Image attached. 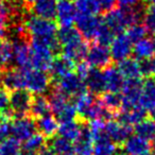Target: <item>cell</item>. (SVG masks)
Returning a JSON list of instances; mask_svg holds the SVG:
<instances>
[{"label": "cell", "mask_w": 155, "mask_h": 155, "mask_svg": "<svg viewBox=\"0 0 155 155\" xmlns=\"http://www.w3.org/2000/svg\"><path fill=\"white\" fill-rule=\"evenodd\" d=\"M60 50L49 44L38 41H30V65L36 70H49L54 58V54Z\"/></svg>", "instance_id": "cell-4"}, {"label": "cell", "mask_w": 155, "mask_h": 155, "mask_svg": "<svg viewBox=\"0 0 155 155\" xmlns=\"http://www.w3.org/2000/svg\"><path fill=\"white\" fill-rule=\"evenodd\" d=\"M87 91L95 96H101L105 93V82L102 70L97 68H91L88 75L84 80Z\"/></svg>", "instance_id": "cell-22"}, {"label": "cell", "mask_w": 155, "mask_h": 155, "mask_svg": "<svg viewBox=\"0 0 155 155\" xmlns=\"http://www.w3.org/2000/svg\"><path fill=\"white\" fill-rule=\"evenodd\" d=\"M47 138L44 137L41 133H35L33 136H31L28 140H26L24 143V150L33 151V152H37L41 151L46 146H47Z\"/></svg>", "instance_id": "cell-38"}, {"label": "cell", "mask_w": 155, "mask_h": 155, "mask_svg": "<svg viewBox=\"0 0 155 155\" xmlns=\"http://www.w3.org/2000/svg\"><path fill=\"white\" fill-rule=\"evenodd\" d=\"M32 98V94L25 88L10 93L9 105L10 110L13 112L14 118H22L30 114Z\"/></svg>", "instance_id": "cell-6"}, {"label": "cell", "mask_w": 155, "mask_h": 155, "mask_svg": "<svg viewBox=\"0 0 155 155\" xmlns=\"http://www.w3.org/2000/svg\"><path fill=\"white\" fill-rule=\"evenodd\" d=\"M13 44L10 39L0 41V71L13 67Z\"/></svg>", "instance_id": "cell-34"}, {"label": "cell", "mask_w": 155, "mask_h": 155, "mask_svg": "<svg viewBox=\"0 0 155 155\" xmlns=\"http://www.w3.org/2000/svg\"><path fill=\"white\" fill-rule=\"evenodd\" d=\"M2 87L8 93L25 88V73L22 69L10 67L1 71Z\"/></svg>", "instance_id": "cell-15"}, {"label": "cell", "mask_w": 155, "mask_h": 155, "mask_svg": "<svg viewBox=\"0 0 155 155\" xmlns=\"http://www.w3.org/2000/svg\"><path fill=\"white\" fill-rule=\"evenodd\" d=\"M147 116H148V112L139 105L130 110H120L115 114L116 121L130 127L136 125L143 121L144 119H147Z\"/></svg>", "instance_id": "cell-18"}, {"label": "cell", "mask_w": 155, "mask_h": 155, "mask_svg": "<svg viewBox=\"0 0 155 155\" xmlns=\"http://www.w3.org/2000/svg\"><path fill=\"white\" fill-rule=\"evenodd\" d=\"M110 52L112 60L115 62H121L127 60L133 53V43L130 41L125 33L117 34L110 45Z\"/></svg>", "instance_id": "cell-11"}, {"label": "cell", "mask_w": 155, "mask_h": 155, "mask_svg": "<svg viewBox=\"0 0 155 155\" xmlns=\"http://www.w3.org/2000/svg\"><path fill=\"white\" fill-rule=\"evenodd\" d=\"M20 155H38V153H37V152H33V151L24 150V149H22Z\"/></svg>", "instance_id": "cell-50"}, {"label": "cell", "mask_w": 155, "mask_h": 155, "mask_svg": "<svg viewBox=\"0 0 155 155\" xmlns=\"http://www.w3.org/2000/svg\"><path fill=\"white\" fill-rule=\"evenodd\" d=\"M99 100L104 107L115 114L118 110H120L121 106H122V97H121V94L119 93L106 91V93L102 94Z\"/></svg>", "instance_id": "cell-35"}, {"label": "cell", "mask_w": 155, "mask_h": 155, "mask_svg": "<svg viewBox=\"0 0 155 155\" xmlns=\"http://www.w3.org/2000/svg\"><path fill=\"white\" fill-rule=\"evenodd\" d=\"M74 155H75V154H74Z\"/></svg>", "instance_id": "cell-56"}, {"label": "cell", "mask_w": 155, "mask_h": 155, "mask_svg": "<svg viewBox=\"0 0 155 155\" xmlns=\"http://www.w3.org/2000/svg\"><path fill=\"white\" fill-rule=\"evenodd\" d=\"M12 135V121L0 118V142Z\"/></svg>", "instance_id": "cell-44"}, {"label": "cell", "mask_w": 155, "mask_h": 155, "mask_svg": "<svg viewBox=\"0 0 155 155\" xmlns=\"http://www.w3.org/2000/svg\"><path fill=\"white\" fill-rule=\"evenodd\" d=\"M149 155H155V153H152V154H151V153H150V154H149Z\"/></svg>", "instance_id": "cell-55"}, {"label": "cell", "mask_w": 155, "mask_h": 155, "mask_svg": "<svg viewBox=\"0 0 155 155\" xmlns=\"http://www.w3.org/2000/svg\"><path fill=\"white\" fill-rule=\"evenodd\" d=\"M12 5L9 0H0V22L5 24L12 16Z\"/></svg>", "instance_id": "cell-42"}, {"label": "cell", "mask_w": 155, "mask_h": 155, "mask_svg": "<svg viewBox=\"0 0 155 155\" xmlns=\"http://www.w3.org/2000/svg\"><path fill=\"white\" fill-rule=\"evenodd\" d=\"M141 17V12L138 9H124L117 8L107 11L106 15L102 18L104 25L114 33L115 35L123 33L131 26L138 24Z\"/></svg>", "instance_id": "cell-3"}, {"label": "cell", "mask_w": 155, "mask_h": 155, "mask_svg": "<svg viewBox=\"0 0 155 155\" xmlns=\"http://www.w3.org/2000/svg\"><path fill=\"white\" fill-rule=\"evenodd\" d=\"M134 132L137 136L146 140L153 139L155 137V122L152 119H144L135 125Z\"/></svg>", "instance_id": "cell-37"}, {"label": "cell", "mask_w": 155, "mask_h": 155, "mask_svg": "<svg viewBox=\"0 0 155 155\" xmlns=\"http://www.w3.org/2000/svg\"><path fill=\"white\" fill-rule=\"evenodd\" d=\"M53 85V84H52ZM56 89L64 94L69 99L72 97H79L82 94L86 93L87 88L85 82L78 77L77 73L71 72L65 77L61 78L55 85H53Z\"/></svg>", "instance_id": "cell-7"}, {"label": "cell", "mask_w": 155, "mask_h": 155, "mask_svg": "<svg viewBox=\"0 0 155 155\" xmlns=\"http://www.w3.org/2000/svg\"><path fill=\"white\" fill-rule=\"evenodd\" d=\"M22 24L26 29L27 35L30 36L31 41H43L61 49L56 38L58 28L53 20L41 18L32 14V15L26 16L22 20Z\"/></svg>", "instance_id": "cell-2"}, {"label": "cell", "mask_w": 155, "mask_h": 155, "mask_svg": "<svg viewBox=\"0 0 155 155\" xmlns=\"http://www.w3.org/2000/svg\"><path fill=\"white\" fill-rule=\"evenodd\" d=\"M139 68L141 77H144L148 79V78H151L152 75H155V58L140 61Z\"/></svg>", "instance_id": "cell-41"}, {"label": "cell", "mask_w": 155, "mask_h": 155, "mask_svg": "<svg viewBox=\"0 0 155 155\" xmlns=\"http://www.w3.org/2000/svg\"><path fill=\"white\" fill-rule=\"evenodd\" d=\"M91 67L89 66L87 63L85 62H80L79 64L75 66V73L78 74V77L80 78V79H82L83 81L86 79V77L88 75L89 71H91Z\"/></svg>", "instance_id": "cell-45"}, {"label": "cell", "mask_w": 155, "mask_h": 155, "mask_svg": "<svg viewBox=\"0 0 155 155\" xmlns=\"http://www.w3.org/2000/svg\"><path fill=\"white\" fill-rule=\"evenodd\" d=\"M58 121L55 119V117L51 115H47L45 117L36 119V127L39 131V133L46 138H52L55 136V134L58 131Z\"/></svg>", "instance_id": "cell-25"}, {"label": "cell", "mask_w": 155, "mask_h": 155, "mask_svg": "<svg viewBox=\"0 0 155 155\" xmlns=\"http://www.w3.org/2000/svg\"><path fill=\"white\" fill-rule=\"evenodd\" d=\"M120 8L124 9H137L143 0H116Z\"/></svg>", "instance_id": "cell-46"}, {"label": "cell", "mask_w": 155, "mask_h": 155, "mask_svg": "<svg viewBox=\"0 0 155 155\" xmlns=\"http://www.w3.org/2000/svg\"><path fill=\"white\" fill-rule=\"evenodd\" d=\"M102 72H103L106 91L119 93L124 83V78L122 77L119 69L113 65H110L106 68H104Z\"/></svg>", "instance_id": "cell-20"}, {"label": "cell", "mask_w": 155, "mask_h": 155, "mask_svg": "<svg viewBox=\"0 0 155 155\" xmlns=\"http://www.w3.org/2000/svg\"><path fill=\"white\" fill-rule=\"evenodd\" d=\"M63 56L72 62H82L86 58L88 46L79 30L73 27L61 28L56 34Z\"/></svg>", "instance_id": "cell-1"}, {"label": "cell", "mask_w": 155, "mask_h": 155, "mask_svg": "<svg viewBox=\"0 0 155 155\" xmlns=\"http://www.w3.org/2000/svg\"><path fill=\"white\" fill-rule=\"evenodd\" d=\"M78 17L73 0H58L55 18L62 28L72 27Z\"/></svg>", "instance_id": "cell-14"}, {"label": "cell", "mask_w": 155, "mask_h": 155, "mask_svg": "<svg viewBox=\"0 0 155 155\" xmlns=\"http://www.w3.org/2000/svg\"><path fill=\"white\" fill-rule=\"evenodd\" d=\"M75 155H93L94 138L88 127V122L83 121L82 132L73 144Z\"/></svg>", "instance_id": "cell-19"}, {"label": "cell", "mask_w": 155, "mask_h": 155, "mask_svg": "<svg viewBox=\"0 0 155 155\" xmlns=\"http://www.w3.org/2000/svg\"><path fill=\"white\" fill-rule=\"evenodd\" d=\"M96 100H97L96 96L91 93H87V91L75 98L74 105H75V108H77L78 115H79L81 118V121L85 120V117H86L87 113L89 112V110H91V106L94 105Z\"/></svg>", "instance_id": "cell-32"}, {"label": "cell", "mask_w": 155, "mask_h": 155, "mask_svg": "<svg viewBox=\"0 0 155 155\" xmlns=\"http://www.w3.org/2000/svg\"><path fill=\"white\" fill-rule=\"evenodd\" d=\"M150 5H155V0H147Z\"/></svg>", "instance_id": "cell-53"}, {"label": "cell", "mask_w": 155, "mask_h": 155, "mask_svg": "<svg viewBox=\"0 0 155 155\" xmlns=\"http://www.w3.org/2000/svg\"><path fill=\"white\" fill-rule=\"evenodd\" d=\"M152 41H153V51H154V56H155V37L152 39Z\"/></svg>", "instance_id": "cell-54"}, {"label": "cell", "mask_w": 155, "mask_h": 155, "mask_svg": "<svg viewBox=\"0 0 155 155\" xmlns=\"http://www.w3.org/2000/svg\"><path fill=\"white\" fill-rule=\"evenodd\" d=\"M154 81H155V80H154Z\"/></svg>", "instance_id": "cell-57"}, {"label": "cell", "mask_w": 155, "mask_h": 155, "mask_svg": "<svg viewBox=\"0 0 155 155\" xmlns=\"http://www.w3.org/2000/svg\"><path fill=\"white\" fill-rule=\"evenodd\" d=\"M83 127V121H69V122H65L58 127V136L65 138V139L69 140L71 142H74L78 139V137L80 136L81 132H82Z\"/></svg>", "instance_id": "cell-27"}, {"label": "cell", "mask_w": 155, "mask_h": 155, "mask_svg": "<svg viewBox=\"0 0 155 155\" xmlns=\"http://www.w3.org/2000/svg\"><path fill=\"white\" fill-rule=\"evenodd\" d=\"M25 73V88L33 95H43L49 91L52 81L51 77L47 74L46 71L36 70V69H26Z\"/></svg>", "instance_id": "cell-5"}, {"label": "cell", "mask_w": 155, "mask_h": 155, "mask_svg": "<svg viewBox=\"0 0 155 155\" xmlns=\"http://www.w3.org/2000/svg\"><path fill=\"white\" fill-rule=\"evenodd\" d=\"M22 2L25 3V5H34L36 2H38L39 0H21Z\"/></svg>", "instance_id": "cell-51"}, {"label": "cell", "mask_w": 155, "mask_h": 155, "mask_svg": "<svg viewBox=\"0 0 155 155\" xmlns=\"http://www.w3.org/2000/svg\"><path fill=\"white\" fill-rule=\"evenodd\" d=\"M133 54L136 60L143 61L147 58H151L154 55L153 51V41L151 38L144 37L140 41L133 44Z\"/></svg>", "instance_id": "cell-31"}, {"label": "cell", "mask_w": 155, "mask_h": 155, "mask_svg": "<svg viewBox=\"0 0 155 155\" xmlns=\"http://www.w3.org/2000/svg\"><path fill=\"white\" fill-rule=\"evenodd\" d=\"M75 69L74 62L70 61L69 58L65 56H56L52 61V64L49 68L50 77L51 79H58L60 80L61 78L73 72Z\"/></svg>", "instance_id": "cell-21"}, {"label": "cell", "mask_w": 155, "mask_h": 155, "mask_svg": "<svg viewBox=\"0 0 155 155\" xmlns=\"http://www.w3.org/2000/svg\"><path fill=\"white\" fill-rule=\"evenodd\" d=\"M144 27L155 34V5H150L144 15Z\"/></svg>", "instance_id": "cell-43"}, {"label": "cell", "mask_w": 155, "mask_h": 155, "mask_svg": "<svg viewBox=\"0 0 155 155\" xmlns=\"http://www.w3.org/2000/svg\"><path fill=\"white\" fill-rule=\"evenodd\" d=\"M21 146L19 141L10 137L0 142V155H20Z\"/></svg>", "instance_id": "cell-39"}, {"label": "cell", "mask_w": 155, "mask_h": 155, "mask_svg": "<svg viewBox=\"0 0 155 155\" xmlns=\"http://www.w3.org/2000/svg\"><path fill=\"white\" fill-rule=\"evenodd\" d=\"M58 0H39L33 5V14L41 18L52 20L55 18Z\"/></svg>", "instance_id": "cell-24"}, {"label": "cell", "mask_w": 155, "mask_h": 155, "mask_svg": "<svg viewBox=\"0 0 155 155\" xmlns=\"http://www.w3.org/2000/svg\"><path fill=\"white\" fill-rule=\"evenodd\" d=\"M134 129L116 120H110L105 123V133L110 139L116 144H122L130 136H132Z\"/></svg>", "instance_id": "cell-17"}, {"label": "cell", "mask_w": 155, "mask_h": 155, "mask_svg": "<svg viewBox=\"0 0 155 155\" xmlns=\"http://www.w3.org/2000/svg\"><path fill=\"white\" fill-rule=\"evenodd\" d=\"M120 73L122 77L127 80L129 79H138L141 77L140 74V68H139V63L135 60V58H127L121 62H119L118 67Z\"/></svg>", "instance_id": "cell-33"}, {"label": "cell", "mask_w": 155, "mask_h": 155, "mask_svg": "<svg viewBox=\"0 0 155 155\" xmlns=\"http://www.w3.org/2000/svg\"><path fill=\"white\" fill-rule=\"evenodd\" d=\"M86 63L91 68L104 69L107 66L112 65V56H110V49L105 46L100 44H94L88 48L86 54Z\"/></svg>", "instance_id": "cell-9"}, {"label": "cell", "mask_w": 155, "mask_h": 155, "mask_svg": "<svg viewBox=\"0 0 155 155\" xmlns=\"http://www.w3.org/2000/svg\"><path fill=\"white\" fill-rule=\"evenodd\" d=\"M142 82L140 78L125 80L121 88L122 106L121 110H130L139 105V99L142 91Z\"/></svg>", "instance_id": "cell-8"}, {"label": "cell", "mask_w": 155, "mask_h": 155, "mask_svg": "<svg viewBox=\"0 0 155 155\" xmlns=\"http://www.w3.org/2000/svg\"><path fill=\"white\" fill-rule=\"evenodd\" d=\"M98 1H99L100 5H101L102 10H105V11L112 10L117 3L116 0H98Z\"/></svg>", "instance_id": "cell-48"}, {"label": "cell", "mask_w": 155, "mask_h": 155, "mask_svg": "<svg viewBox=\"0 0 155 155\" xmlns=\"http://www.w3.org/2000/svg\"><path fill=\"white\" fill-rule=\"evenodd\" d=\"M139 106L144 108L148 113H151L155 110V81L151 78L146 79L142 84Z\"/></svg>", "instance_id": "cell-23"}, {"label": "cell", "mask_w": 155, "mask_h": 155, "mask_svg": "<svg viewBox=\"0 0 155 155\" xmlns=\"http://www.w3.org/2000/svg\"><path fill=\"white\" fill-rule=\"evenodd\" d=\"M117 144L113 142L106 134L94 141L93 155H117Z\"/></svg>", "instance_id": "cell-30"}, {"label": "cell", "mask_w": 155, "mask_h": 155, "mask_svg": "<svg viewBox=\"0 0 155 155\" xmlns=\"http://www.w3.org/2000/svg\"><path fill=\"white\" fill-rule=\"evenodd\" d=\"M151 147H152V150L154 151V153H155V137L152 139V143H151Z\"/></svg>", "instance_id": "cell-52"}, {"label": "cell", "mask_w": 155, "mask_h": 155, "mask_svg": "<svg viewBox=\"0 0 155 155\" xmlns=\"http://www.w3.org/2000/svg\"><path fill=\"white\" fill-rule=\"evenodd\" d=\"M54 117L58 121H60L61 123H65V122H69V121H73L75 120L78 116L77 113V108H75L74 103L70 102L69 100L65 105H63L58 112L54 113Z\"/></svg>", "instance_id": "cell-36"}, {"label": "cell", "mask_w": 155, "mask_h": 155, "mask_svg": "<svg viewBox=\"0 0 155 155\" xmlns=\"http://www.w3.org/2000/svg\"><path fill=\"white\" fill-rule=\"evenodd\" d=\"M78 16H98L102 11L98 0H73Z\"/></svg>", "instance_id": "cell-28"}, {"label": "cell", "mask_w": 155, "mask_h": 155, "mask_svg": "<svg viewBox=\"0 0 155 155\" xmlns=\"http://www.w3.org/2000/svg\"><path fill=\"white\" fill-rule=\"evenodd\" d=\"M102 18L98 16H78L77 29L85 41H96L102 27Z\"/></svg>", "instance_id": "cell-10"}, {"label": "cell", "mask_w": 155, "mask_h": 155, "mask_svg": "<svg viewBox=\"0 0 155 155\" xmlns=\"http://www.w3.org/2000/svg\"><path fill=\"white\" fill-rule=\"evenodd\" d=\"M147 31L148 30H147V28L144 27V25H141L138 22V24H135V25H133V26L130 27V28H127L124 33L130 38V41L134 44V43H136V41L147 37L146 36Z\"/></svg>", "instance_id": "cell-40"}, {"label": "cell", "mask_w": 155, "mask_h": 155, "mask_svg": "<svg viewBox=\"0 0 155 155\" xmlns=\"http://www.w3.org/2000/svg\"><path fill=\"white\" fill-rule=\"evenodd\" d=\"M5 34H7V29H5V25L0 22V41L3 39V37L5 36Z\"/></svg>", "instance_id": "cell-49"}, {"label": "cell", "mask_w": 155, "mask_h": 155, "mask_svg": "<svg viewBox=\"0 0 155 155\" xmlns=\"http://www.w3.org/2000/svg\"><path fill=\"white\" fill-rule=\"evenodd\" d=\"M50 113H51V107H50L48 98L44 95L33 96L30 108L31 116L35 119H38L47 116V115H50Z\"/></svg>", "instance_id": "cell-26"}, {"label": "cell", "mask_w": 155, "mask_h": 155, "mask_svg": "<svg viewBox=\"0 0 155 155\" xmlns=\"http://www.w3.org/2000/svg\"><path fill=\"white\" fill-rule=\"evenodd\" d=\"M10 95L5 89L0 88V112L9 107Z\"/></svg>", "instance_id": "cell-47"}, {"label": "cell", "mask_w": 155, "mask_h": 155, "mask_svg": "<svg viewBox=\"0 0 155 155\" xmlns=\"http://www.w3.org/2000/svg\"><path fill=\"white\" fill-rule=\"evenodd\" d=\"M48 148L55 155H74V149L71 141L61 137V136H53L50 138Z\"/></svg>", "instance_id": "cell-29"}, {"label": "cell", "mask_w": 155, "mask_h": 155, "mask_svg": "<svg viewBox=\"0 0 155 155\" xmlns=\"http://www.w3.org/2000/svg\"><path fill=\"white\" fill-rule=\"evenodd\" d=\"M11 41L13 44V65L22 70L30 69V41L26 38Z\"/></svg>", "instance_id": "cell-13"}, {"label": "cell", "mask_w": 155, "mask_h": 155, "mask_svg": "<svg viewBox=\"0 0 155 155\" xmlns=\"http://www.w3.org/2000/svg\"><path fill=\"white\" fill-rule=\"evenodd\" d=\"M123 155H149L152 151V147L149 140L132 135L120 146Z\"/></svg>", "instance_id": "cell-16"}, {"label": "cell", "mask_w": 155, "mask_h": 155, "mask_svg": "<svg viewBox=\"0 0 155 155\" xmlns=\"http://www.w3.org/2000/svg\"><path fill=\"white\" fill-rule=\"evenodd\" d=\"M37 131L36 122L31 117L16 118L12 121V136L17 141H26Z\"/></svg>", "instance_id": "cell-12"}]
</instances>
